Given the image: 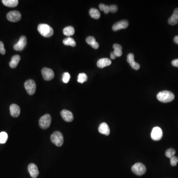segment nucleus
I'll return each mask as SVG.
<instances>
[{"mask_svg": "<svg viewBox=\"0 0 178 178\" xmlns=\"http://www.w3.org/2000/svg\"><path fill=\"white\" fill-rule=\"evenodd\" d=\"M24 87L29 95H33L35 93L36 85L33 80H27L24 83Z\"/></svg>", "mask_w": 178, "mask_h": 178, "instance_id": "obj_6", "label": "nucleus"}, {"mask_svg": "<svg viewBox=\"0 0 178 178\" xmlns=\"http://www.w3.org/2000/svg\"><path fill=\"white\" fill-rule=\"evenodd\" d=\"M113 52L116 56V57H120L122 55V52L121 50H114Z\"/></svg>", "mask_w": 178, "mask_h": 178, "instance_id": "obj_33", "label": "nucleus"}, {"mask_svg": "<svg viewBox=\"0 0 178 178\" xmlns=\"http://www.w3.org/2000/svg\"><path fill=\"white\" fill-rule=\"evenodd\" d=\"M111 59H115L116 57V56H115L113 52H112L111 53Z\"/></svg>", "mask_w": 178, "mask_h": 178, "instance_id": "obj_37", "label": "nucleus"}, {"mask_svg": "<svg viewBox=\"0 0 178 178\" xmlns=\"http://www.w3.org/2000/svg\"><path fill=\"white\" fill-rule=\"evenodd\" d=\"M28 170L32 178H36L39 174L37 166L33 163H31L28 165Z\"/></svg>", "mask_w": 178, "mask_h": 178, "instance_id": "obj_14", "label": "nucleus"}, {"mask_svg": "<svg viewBox=\"0 0 178 178\" xmlns=\"http://www.w3.org/2000/svg\"><path fill=\"white\" fill-rule=\"evenodd\" d=\"M132 171L138 176H141L146 172V166L141 163H136L132 166Z\"/></svg>", "mask_w": 178, "mask_h": 178, "instance_id": "obj_5", "label": "nucleus"}, {"mask_svg": "<svg viewBox=\"0 0 178 178\" xmlns=\"http://www.w3.org/2000/svg\"><path fill=\"white\" fill-rule=\"evenodd\" d=\"M38 30L41 35L47 38L51 37L53 34L52 28L46 24H40L38 25Z\"/></svg>", "mask_w": 178, "mask_h": 178, "instance_id": "obj_2", "label": "nucleus"}, {"mask_svg": "<svg viewBox=\"0 0 178 178\" xmlns=\"http://www.w3.org/2000/svg\"><path fill=\"white\" fill-rule=\"evenodd\" d=\"M51 140L53 144L58 147L62 146L64 142L63 135L58 131H56L52 135Z\"/></svg>", "mask_w": 178, "mask_h": 178, "instance_id": "obj_3", "label": "nucleus"}, {"mask_svg": "<svg viewBox=\"0 0 178 178\" xmlns=\"http://www.w3.org/2000/svg\"><path fill=\"white\" fill-rule=\"evenodd\" d=\"M178 22V8L174 11L173 13L168 19V23L171 25H175Z\"/></svg>", "mask_w": 178, "mask_h": 178, "instance_id": "obj_16", "label": "nucleus"}, {"mask_svg": "<svg viewBox=\"0 0 178 178\" xmlns=\"http://www.w3.org/2000/svg\"><path fill=\"white\" fill-rule=\"evenodd\" d=\"M157 98L160 101L162 102H169L174 99L175 96L173 93L168 91H160L157 95Z\"/></svg>", "mask_w": 178, "mask_h": 178, "instance_id": "obj_1", "label": "nucleus"}, {"mask_svg": "<svg viewBox=\"0 0 178 178\" xmlns=\"http://www.w3.org/2000/svg\"><path fill=\"white\" fill-rule=\"evenodd\" d=\"M99 8L101 11H103L105 13H108L110 12L109 6L105 5V4H101L99 5Z\"/></svg>", "mask_w": 178, "mask_h": 178, "instance_id": "obj_27", "label": "nucleus"}, {"mask_svg": "<svg viewBox=\"0 0 178 178\" xmlns=\"http://www.w3.org/2000/svg\"><path fill=\"white\" fill-rule=\"evenodd\" d=\"M87 79H88L87 75L85 73H80L79 74L77 81L79 83L82 84V83H84L85 82L87 81Z\"/></svg>", "mask_w": 178, "mask_h": 178, "instance_id": "obj_24", "label": "nucleus"}, {"mask_svg": "<svg viewBox=\"0 0 178 178\" xmlns=\"http://www.w3.org/2000/svg\"><path fill=\"white\" fill-rule=\"evenodd\" d=\"M99 131L101 134L108 136L110 134V129L106 123H102L99 127Z\"/></svg>", "mask_w": 178, "mask_h": 178, "instance_id": "obj_18", "label": "nucleus"}, {"mask_svg": "<svg viewBox=\"0 0 178 178\" xmlns=\"http://www.w3.org/2000/svg\"><path fill=\"white\" fill-rule=\"evenodd\" d=\"M2 3L6 7H16L18 4V0H2Z\"/></svg>", "mask_w": 178, "mask_h": 178, "instance_id": "obj_20", "label": "nucleus"}, {"mask_svg": "<svg viewBox=\"0 0 178 178\" xmlns=\"http://www.w3.org/2000/svg\"><path fill=\"white\" fill-rule=\"evenodd\" d=\"M89 14H90V16L94 19H99L101 17L100 12L96 8H91L89 11Z\"/></svg>", "mask_w": 178, "mask_h": 178, "instance_id": "obj_22", "label": "nucleus"}, {"mask_svg": "<svg viewBox=\"0 0 178 178\" xmlns=\"http://www.w3.org/2000/svg\"><path fill=\"white\" fill-rule=\"evenodd\" d=\"M70 79V75L69 73L65 72L62 75V81L64 83H67Z\"/></svg>", "mask_w": 178, "mask_h": 178, "instance_id": "obj_28", "label": "nucleus"}, {"mask_svg": "<svg viewBox=\"0 0 178 178\" xmlns=\"http://www.w3.org/2000/svg\"><path fill=\"white\" fill-rule=\"evenodd\" d=\"M8 139L7 133L5 132L0 133V144H5Z\"/></svg>", "mask_w": 178, "mask_h": 178, "instance_id": "obj_25", "label": "nucleus"}, {"mask_svg": "<svg viewBox=\"0 0 178 178\" xmlns=\"http://www.w3.org/2000/svg\"><path fill=\"white\" fill-rule=\"evenodd\" d=\"M86 42L90 46L93 45V44L96 42V39L93 36H89L86 38Z\"/></svg>", "mask_w": 178, "mask_h": 178, "instance_id": "obj_29", "label": "nucleus"}, {"mask_svg": "<svg viewBox=\"0 0 178 178\" xmlns=\"http://www.w3.org/2000/svg\"><path fill=\"white\" fill-rule=\"evenodd\" d=\"M63 43L64 45L66 46L75 47L76 45V42L73 38H71V37H68V38L64 39L63 41Z\"/></svg>", "mask_w": 178, "mask_h": 178, "instance_id": "obj_23", "label": "nucleus"}, {"mask_svg": "<svg viewBox=\"0 0 178 178\" xmlns=\"http://www.w3.org/2000/svg\"><path fill=\"white\" fill-rule=\"evenodd\" d=\"M109 7L110 12H115L117 11L118 7L116 5H111Z\"/></svg>", "mask_w": 178, "mask_h": 178, "instance_id": "obj_32", "label": "nucleus"}, {"mask_svg": "<svg viewBox=\"0 0 178 178\" xmlns=\"http://www.w3.org/2000/svg\"><path fill=\"white\" fill-rule=\"evenodd\" d=\"M61 115L64 121L67 122H70L73 120L74 116L72 113L67 110H62L61 111Z\"/></svg>", "mask_w": 178, "mask_h": 178, "instance_id": "obj_12", "label": "nucleus"}, {"mask_svg": "<svg viewBox=\"0 0 178 178\" xmlns=\"http://www.w3.org/2000/svg\"><path fill=\"white\" fill-rule=\"evenodd\" d=\"M127 62L133 69H135V70H138L140 69V65L135 61L134 55H133V53H130L128 54L127 56Z\"/></svg>", "mask_w": 178, "mask_h": 178, "instance_id": "obj_13", "label": "nucleus"}, {"mask_svg": "<svg viewBox=\"0 0 178 178\" xmlns=\"http://www.w3.org/2000/svg\"><path fill=\"white\" fill-rule=\"evenodd\" d=\"M11 115L13 117H17L20 114V107L16 104H12L10 107Z\"/></svg>", "mask_w": 178, "mask_h": 178, "instance_id": "obj_15", "label": "nucleus"}, {"mask_svg": "<svg viewBox=\"0 0 178 178\" xmlns=\"http://www.w3.org/2000/svg\"><path fill=\"white\" fill-rule=\"evenodd\" d=\"M7 17L10 22H18L22 18V14L17 11H11L7 13Z\"/></svg>", "mask_w": 178, "mask_h": 178, "instance_id": "obj_7", "label": "nucleus"}, {"mask_svg": "<svg viewBox=\"0 0 178 178\" xmlns=\"http://www.w3.org/2000/svg\"><path fill=\"white\" fill-rule=\"evenodd\" d=\"M175 154H176V151L173 148H169L165 152V155H166V157H167L169 158H171L173 157L174 156Z\"/></svg>", "mask_w": 178, "mask_h": 178, "instance_id": "obj_26", "label": "nucleus"}, {"mask_svg": "<svg viewBox=\"0 0 178 178\" xmlns=\"http://www.w3.org/2000/svg\"><path fill=\"white\" fill-rule=\"evenodd\" d=\"M113 47L114 50H122V47L120 45L117 44H115L113 46Z\"/></svg>", "mask_w": 178, "mask_h": 178, "instance_id": "obj_34", "label": "nucleus"}, {"mask_svg": "<svg viewBox=\"0 0 178 178\" xmlns=\"http://www.w3.org/2000/svg\"><path fill=\"white\" fill-rule=\"evenodd\" d=\"M129 22L127 20H122L115 23L112 26L113 31H118L122 29H126L128 27Z\"/></svg>", "mask_w": 178, "mask_h": 178, "instance_id": "obj_11", "label": "nucleus"}, {"mask_svg": "<svg viewBox=\"0 0 178 178\" xmlns=\"http://www.w3.org/2000/svg\"><path fill=\"white\" fill-rule=\"evenodd\" d=\"M52 117L49 114H45L41 117L39 121L40 127L43 129H47L51 124Z\"/></svg>", "mask_w": 178, "mask_h": 178, "instance_id": "obj_4", "label": "nucleus"}, {"mask_svg": "<svg viewBox=\"0 0 178 178\" xmlns=\"http://www.w3.org/2000/svg\"><path fill=\"white\" fill-rule=\"evenodd\" d=\"M111 64V59L107 58H101L97 62V67L101 68L108 67Z\"/></svg>", "mask_w": 178, "mask_h": 178, "instance_id": "obj_17", "label": "nucleus"}, {"mask_svg": "<svg viewBox=\"0 0 178 178\" xmlns=\"http://www.w3.org/2000/svg\"><path fill=\"white\" fill-rule=\"evenodd\" d=\"M163 136V132L161 129L159 127L153 128L151 133V139L154 141H159L161 139Z\"/></svg>", "mask_w": 178, "mask_h": 178, "instance_id": "obj_9", "label": "nucleus"}, {"mask_svg": "<svg viewBox=\"0 0 178 178\" xmlns=\"http://www.w3.org/2000/svg\"><path fill=\"white\" fill-rule=\"evenodd\" d=\"M42 74L43 78L46 81L51 80L55 76L53 70L46 67L43 68V69H42Z\"/></svg>", "mask_w": 178, "mask_h": 178, "instance_id": "obj_10", "label": "nucleus"}, {"mask_svg": "<svg viewBox=\"0 0 178 178\" xmlns=\"http://www.w3.org/2000/svg\"><path fill=\"white\" fill-rule=\"evenodd\" d=\"M0 53L2 55H5L6 53V50L4 47V43L1 41H0Z\"/></svg>", "mask_w": 178, "mask_h": 178, "instance_id": "obj_31", "label": "nucleus"}, {"mask_svg": "<svg viewBox=\"0 0 178 178\" xmlns=\"http://www.w3.org/2000/svg\"><path fill=\"white\" fill-rule=\"evenodd\" d=\"M178 162V158L176 156L170 158V163L172 166H176Z\"/></svg>", "mask_w": 178, "mask_h": 178, "instance_id": "obj_30", "label": "nucleus"}, {"mask_svg": "<svg viewBox=\"0 0 178 178\" xmlns=\"http://www.w3.org/2000/svg\"><path fill=\"white\" fill-rule=\"evenodd\" d=\"M63 33L64 35L69 37L75 33V29L72 26H67L64 28L63 30Z\"/></svg>", "mask_w": 178, "mask_h": 178, "instance_id": "obj_21", "label": "nucleus"}, {"mask_svg": "<svg viewBox=\"0 0 178 178\" xmlns=\"http://www.w3.org/2000/svg\"><path fill=\"white\" fill-rule=\"evenodd\" d=\"M91 47L94 48L95 49H97L99 47V43H97V42H95L93 45L91 46Z\"/></svg>", "mask_w": 178, "mask_h": 178, "instance_id": "obj_36", "label": "nucleus"}, {"mask_svg": "<svg viewBox=\"0 0 178 178\" xmlns=\"http://www.w3.org/2000/svg\"><path fill=\"white\" fill-rule=\"evenodd\" d=\"M20 59H21V57L19 55H17L13 56L11 58V61L9 63L10 67L12 68H15L17 67L19 62H20Z\"/></svg>", "mask_w": 178, "mask_h": 178, "instance_id": "obj_19", "label": "nucleus"}, {"mask_svg": "<svg viewBox=\"0 0 178 178\" xmlns=\"http://www.w3.org/2000/svg\"><path fill=\"white\" fill-rule=\"evenodd\" d=\"M174 41L175 43L178 44V36H176L175 37L174 39Z\"/></svg>", "mask_w": 178, "mask_h": 178, "instance_id": "obj_38", "label": "nucleus"}, {"mask_svg": "<svg viewBox=\"0 0 178 178\" xmlns=\"http://www.w3.org/2000/svg\"><path fill=\"white\" fill-rule=\"evenodd\" d=\"M27 45V38L25 36H22L17 44L14 45L13 49L17 51H21Z\"/></svg>", "mask_w": 178, "mask_h": 178, "instance_id": "obj_8", "label": "nucleus"}, {"mask_svg": "<svg viewBox=\"0 0 178 178\" xmlns=\"http://www.w3.org/2000/svg\"><path fill=\"white\" fill-rule=\"evenodd\" d=\"M172 64L174 67H178V59H175V60L172 61Z\"/></svg>", "mask_w": 178, "mask_h": 178, "instance_id": "obj_35", "label": "nucleus"}]
</instances>
